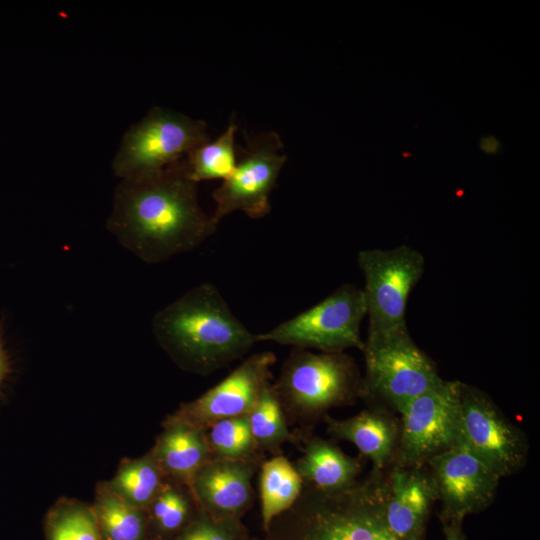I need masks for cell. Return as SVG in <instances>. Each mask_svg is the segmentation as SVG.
Masks as SVG:
<instances>
[{
    "label": "cell",
    "mask_w": 540,
    "mask_h": 540,
    "mask_svg": "<svg viewBox=\"0 0 540 540\" xmlns=\"http://www.w3.org/2000/svg\"><path fill=\"white\" fill-rule=\"evenodd\" d=\"M365 316L363 289L346 283L307 310L256 334V341L323 353H340L349 348L362 351L360 326Z\"/></svg>",
    "instance_id": "cell-6"
},
{
    "label": "cell",
    "mask_w": 540,
    "mask_h": 540,
    "mask_svg": "<svg viewBox=\"0 0 540 540\" xmlns=\"http://www.w3.org/2000/svg\"><path fill=\"white\" fill-rule=\"evenodd\" d=\"M237 125L234 117L225 131L213 141H206L192 149L185 157L190 178L198 183L211 179H226L235 169V133Z\"/></svg>",
    "instance_id": "cell-23"
},
{
    "label": "cell",
    "mask_w": 540,
    "mask_h": 540,
    "mask_svg": "<svg viewBox=\"0 0 540 540\" xmlns=\"http://www.w3.org/2000/svg\"><path fill=\"white\" fill-rule=\"evenodd\" d=\"M460 384L442 379L402 409L393 464L424 466L456 443Z\"/></svg>",
    "instance_id": "cell-10"
},
{
    "label": "cell",
    "mask_w": 540,
    "mask_h": 540,
    "mask_svg": "<svg viewBox=\"0 0 540 540\" xmlns=\"http://www.w3.org/2000/svg\"><path fill=\"white\" fill-rule=\"evenodd\" d=\"M217 225L199 204L184 158L156 174L121 180L107 220L119 244L148 264L197 248Z\"/></svg>",
    "instance_id": "cell-1"
},
{
    "label": "cell",
    "mask_w": 540,
    "mask_h": 540,
    "mask_svg": "<svg viewBox=\"0 0 540 540\" xmlns=\"http://www.w3.org/2000/svg\"><path fill=\"white\" fill-rule=\"evenodd\" d=\"M357 260L365 279L368 333L407 326V301L424 273V256L403 244L393 249L361 250Z\"/></svg>",
    "instance_id": "cell-8"
},
{
    "label": "cell",
    "mask_w": 540,
    "mask_h": 540,
    "mask_svg": "<svg viewBox=\"0 0 540 540\" xmlns=\"http://www.w3.org/2000/svg\"><path fill=\"white\" fill-rule=\"evenodd\" d=\"M45 530L47 540H101L91 504L60 498L49 510Z\"/></svg>",
    "instance_id": "cell-24"
},
{
    "label": "cell",
    "mask_w": 540,
    "mask_h": 540,
    "mask_svg": "<svg viewBox=\"0 0 540 540\" xmlns=\"http://www.w3.org/2000/svg\"><path fill=\"white\" fill-rule=\"evenodd\" d=\"M445 540H467L462 530V524L453 523L443 526Z\"/></svg>",
    "instance_id": "cell-29"
},
{
    "label": "cell",
    "mask_w": 540,
    "mask_h": 540,
    "mask_svg": "<svg viewBox=\"0 0 540 540\" xmlns=\"http://www.w3.org/2000/svg\"><path fill=\"white\" fill-rule=\"evenodd\" d=\"M257 466V457L212 458L189 486L199 508L214 519H237L251 502V479Z\"/></svg>",
    "instance_id": "cell-15"
},
{
    "label": "cell",
    "mask_w": 540,
    "mask_h": 540,
    "mask_svg": "<svg viewBox=\"0 0 540 540\" xmlns=\"http://www.w3.org/2000/svg\"><path fill=\"white\" fill-rule=\"evenodd\" d=\"M426 465L436 500L442 504L443 526L462 524L465 517L493 502L501 477L465 446L454 444L431 457Z\"/></svg>",
    "instance_id": "cell-12"
},
{
    "label": "cell",
    "mask_w": 540,
    "mask_h": 540,
    "mask_svg": "<svg viewBox=\"0 0 540 540\" xmlns=\"http://www.w3.org/2000/svg\"><path fill=\"white\" fill-rule=\"evenodd\" d=\"M157 343L182 370L207 376L243 357L257 343L211 283L199 284L152 320Z\"/></svg>",
    "instance_id": "cell-2"
},
{
    "label": "cell",
    "mask_w": 540,
    "mask_h": 540,
    "mask_svg": "<svg viewBox=\"0 0 540 540\" xmlns=\"http://www.w3.org/2000/svg\"><path fill=\"white\" fill-rule=\"evenodd\" d=\"M327 431L335 438L352 443L368 458L373 469L384 471L394 462L399 424L382 409L364 410L347 419L325 418Z\"/></svg>",
    "instance_id": "cell-17"
},
{
    "label": "cell",
    "mask_w": 540,
    "mask_h": 540,
    "mask_svg": "<svg viewBox=\"0 0 540 540\" xmlns=\"http://www.w3.org/2000/svg\"><path fill=\"white\" fill-rule=\"evenodd\" d=\"M247 416L258 448L273 450L292 439L283 415L282 404L271 382L264 387Z\"/></svg>",
    "instance_id": "cell-25"
},
{
    "label": "cell",
    "mask_w": 540,
    "mask_h": 540,
    "mask_svg": "<svg viewBox=\"0 0 540 540\" xmlns=\"http://www.w3.org/2000/svg\"><path fill=\"white\" fill-rule=\"evenodd\" d=\"M209 429L207 439L213 458L243 460L257 457L258 447L252 436L247 414L221 419Z\"/></svg>",
    "instance_id": "cell-26"
},
{
    "label": "cell",
    "mask_w": 540,
    "mask_h": 540,
    "mask_svg": "<svg viewBox=\"0 0 540 540\" xmlns=\"http://www.w3.org/2000/svg\"><path fill=\"white\" fill-rule=\"evenodd\" d=\"M198 505L190 488L176 480L165 478L159 492L145 510L147 529L159 537L177 535L192 520Z\"/></svg>",
    "instance_id": "cell-22"
},
{
    "label": "cell",
    "mask_w": 540,
    "mask_h": 540,
    "mask_svg": "<svg viewBox=\"0 0 540 540\" xmlns=\"http://www.w3.org/2000/svg\"><path fill=\"white\" fill-rule=\"evenodd\" d=\"M386 470L384 516L388 528L400 540H423L428 514L436 501L429 471L424 466L395 464Z\"/></svg>",
    "instance_id": "cell-14"
},
{
    "label": "cell",
    "mask_w": 540,
    "mask_h": 540,
    "mask_svg": "<svg viewBox=\"0 0 540 540\" xmlns=\"http://www.w3.org/2000/svg\"><path fill=\"white\" fill-rule=\"evenodd\" d=\"M206 431L170 415L166 418L150 450L165 478L190 486L196 473L213 458Z\"/></svg>",
    "instance_id": "cell-16"
},
{
    "label": "cell",
    "mask_w": 540,
    "mask_h": 540,
    "mask_svg": "<svg viewBox=\"0 0 540 540\" xmlns=\"http://www.w3.org/2000/svg\"><path fill=\"white\" fill-rule=\"evenodd\" d=\"M479 146L487 154H496L501 147L498 139L491 135L482 137L479 141Z\"/></svg>",
    "instance_id": "cell-28"
},
{
    "label": "cell",
    "mask_w": 540,
    "mask_h": 540,
    "mask_svg": "<svg viewBox=\"0 0 540 540\" xmlns=\"http://www.w3.org/2000/svg\"><path fill=\"white\" fill-rule=\"evenodd\" d=\"M362 351L365 375L359 394L398 413L442 381L435 363L415 344L407 326L368 333Z\"/></svg>",
    "instance_id": "cell-4"
},
{
    "label": "cell",
    "mask_w": 540,
    "mask_h": 540,
    "mask_svg": "<svg viewBox=\"0 0 540 540\" xmlns=\"http://www.w3.org/2000/svg\"><path fill=\"white\" fill-rule=\"evenodd\" d=\"M165 477L151 452L123 459L114 476L105 481L109 490L129 505L146 510Z\"/></svg>",
    "instance_id": "cell-20"
},
{
    "label": "cell",
    "mask_w": 540,
    "mask_h": 540,
    "mask_svg": "<svg viewBox=\"0 0 540 540\" xmlns=\"http://www.w3.org/2000/svg\"><path fill=\"white\" fill-rule=\"evenodd\" d=\"M282 148V140L274 131L247 138L246 147L239 148L234 171L212 193L216 203L212 214L215 222L219 223L234 211H241L252 219H260L270 212V193L287 160L280 152Z\"/></svg>",
    "instance_id": "cell-11"
},
{
    "label": "cell",
    "mask_w": 540,
    "mask_h": 540,
    "mask_svg": "<svg viewBox=\"0 0 540 540\" xmlns=\"http://www.w3.org/2000/svg\"><path fill=\"white\" fill-rule=\"evenodd\" d=\"M361 379L351 357L294 348L274 385L281 404L300 415H317L360 392Z\"/></svg>",
    "instance_id": "cell-7"
},
{
    "label": "cell",
    "mask_w": 540,
    "mask_h": 540,
    "mask_svg": "<svg viewBox=\"0 0 540 540\" xmlns=\"http://www.w3.org/2000/svg\"><path fill=\"white\" fill-rule=\"evenodd\" d=\"M5 371H6V361H5L3 350L0 345V383L5 375Z\"/></svg>",
    "instance_id": "cell-30"
},
{
    "label": "cell",
    "mask_w": 540,
    "mask_h": 540,
    "mask_svg": "<svg viewBox=\"0 0 540 540\" xmlns=\"http://www.w3.org/2000/svg\"><path fill=\"white\" fill-rule=\"evenodd\" d=\"M276 356L271 351L247 357L227 377L196 399L183 403L170 416L208 429L225 418L248 414L270 383Z\"/></svg>",
    "instance_id": "cell-13"
},
{
    "label": "cell",
    "mask_w": 540,
    "mask_h": 540,
    "mask_svg": "<svg viewBox=\"0 0 540 540\" xmlns=\"http://www.w3.org/2000/svg\"><path fill=\"white\" fill-rule=\"evenodd\" d=\"M304 483L323 492H337L357 481L359 461L321 438L309 440L294 466Z\"/></svg>",
    "instance_id": "cell-18"
},
{
    "label": "cell",
    "mask_w": 540,
    "mask_h": 540,
    "mask_svg": "<svg viewBox=\"0 0 540 540\" xmlns=\"http://www.w3.org/2000/svg\"><path fill=\"white\" fill-rule=\"evenodd\" d=\"M91 504L101 540H145L148 535L144 510L121 500L107 487L105 481L95 487Z\"/></svg>",
    "instance_id": "cell-19"
},
{
    "label": "cell",
    "mask_w": 540,
    "mask_h": 540,
    "mask_svg": "<svg viewBox=\"0 0 540 540\" xmlns=\"http://www.w3.org/2000/svg\"><path fill=\"white\" fill-rule=\"evenodd\" d=\"M208 140L206 122L153 107L125 132L112 168L121 180L147 177L183 159Z\"/></svg>",
    "instance_id": "cell-5"
},
{
    "label": "cell",
    "mask_w": 540,
    "mask_h": 540,
    "mask_svg": "<svg viewBox=\"0 0 540 540\" xmlns=\"http://www.w3.org/2000/svg\"><path fill=\"white\" fill-rule=\"evenodd\" d=\"M384 478L385 471L373 469L337 492L304 484L297 501L270 523L268 540H400L385 521Z\"/></svg>",
    "instance_id": "cell-3"
},
{
    "label": "cell",
    "mask_w": 540,
    "mask_h": 540,
    "mask_svg": "<svg viewBox=\"0 0 540 540\" xmlns=\"http://www.w3.org/2000/svg\"><path fill=\"white\" fill-rule=\"evenodd\" d=\"M202 511V510H201ZM237 519H214L202 511L174 540H240Z\"/></svg>",
    "instance_id": "cell-27"
},
{
    "label": "cell",
    "mask_w": 540,
    "mask_h": 540,
    "mask_svg": "<svg viewBox=\"0 0 540 540\" xmlns=\"http://www.w3.org/2000/svg\"><path fill=\"white\" fill-rule=\"evenodd\" d=\"M304 481L288 459L275 456L263 463L260 474L262 522L265 530L272 520L299 498Z\"/></svg>",
    "instance_id": "cell-21"
},
{
    "label": "cell",
    "mask_w": 540,
    "mask_h": 540,
    "mask_svg": "<svg viewBox=\"0 0 540 540\" xmlns=\"http://www.w3.org/2000/svg\"><path fill=\"white\" fill-rule=\"evenodd\" d=\"M455 444L468 448L501 478L520 471L529 449L521 429L504 416L488 395L463 382Z\"/></svg>",
    "instance_id": "cell-9"
}]
</instances>
